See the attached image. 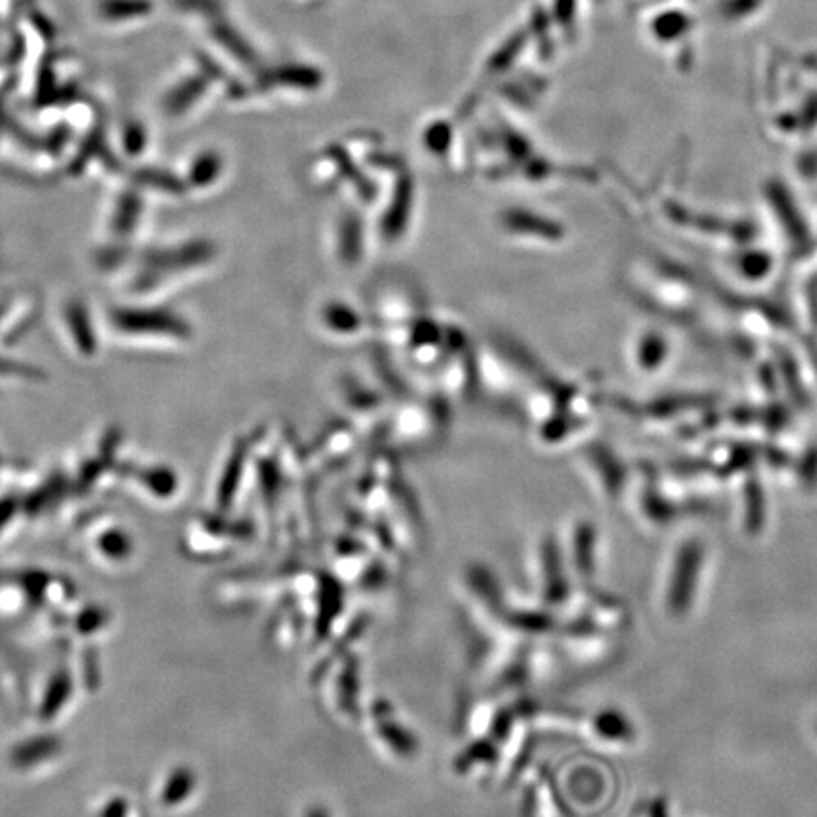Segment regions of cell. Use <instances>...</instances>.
<instances>
[{
	"label": "cell",
	"mask_w": 817,
	"mask_h": 817,
	"mask_svg": "<svg viewBox=\"0 0 817 817\" xmlns=\"http://www.w3.org/2000/svg\"><path fill=\"white\" fill-rule=\"evenodd\" d=\"M700 566H702V549L697 544L685 545L679 551L674 577H672L671 597H668L672 612L684 613L689 610L694 585L699 579Z\"/></svg>",
	"instance_id": "6da1fadb"
}]
</instances>
